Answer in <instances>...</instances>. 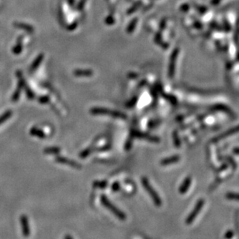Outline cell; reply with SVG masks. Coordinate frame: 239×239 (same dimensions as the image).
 I'll return each mask as SVG.
<instances>
[{
    "label": "cell",
    "instance_id": "cell-1",
    "mask_svg": "<svg viewBox=\"0 0 239 239\" xmlns=\"http://www.w3.org/2000/svg\"><path fill=\"white\" fill-rule=\"evenodd\" d=\"M100 200H101V203H103V206H105L107 209H108L112 214H114L119 220H121V221H125L126 220V214L124 212L121 211L119 208H117L114 204L112 203L107 196L102 195L101 197H100Z\"/></svg>",
    "mask_w": 239,
    "mask_h": 239
},
{
    "label": "cell",
    "instance_id": "cell-2",
    "mask_svg": "<svg viewBox=\"0 0 239 239\" xmlns=\"http://www.w3.org/2000/svg\"><path fill=\"white\" fill-rule=\"evenodd\" d=\"M141 184H142V186H143V187L145 189V190L148 192V193L149 194V196L152 197L154 203L157 206H161V203H162L161 198H160V196L158 195L157 192H156V191L154 189V188L152 187V185L150 184L149 181L148 180L147 178H145V177H143V178H142Z\"/></svg>",
    "mask_w": 239,
    "mask_h": 239
},
{
    "label": "cell",
    "instance_id": "cell-3",
    "mask_svg": "<svg viewBox=\"0 0 239 239\" xmlns=\"http://www.w3.org/2000/svg\"><path fill=\"white\" fill-rule=\"evenodd\" d=\"M91 113L95 115H109V116H111V117H118V118L120 117V118L122 119H124L127 117L126 115L121 113V112L111 110L108 109H104V108H92L91 110Z\"/></svg>",
    "mask_w": 239,
    "mask_h": 239
},
{
    "label": "cell",
    "instance_id": "cell-4",
    "mask_svg": "<svg viewBox=\"0 0 239 239\" xmlns=\"http://www.w3.org/2000/svg\"><path fill=\"white\" fill-rule=\"evenodd\" d=\"M203 205H204V200H203V199H200V200H199L198 201H197L194 209L192 210L190 214H189V215L188 216V218H186V223L187 224H190V223L196 219V216L198 215V214L200 212V210H202Z\"/></svg>",
    "mask_w": 239,
    "mask_h": 239
},
{
    "label": "cell",
    "instance_id": "cell-5",
    "mask_svg": "<svg viewBox=\"0 0 239 239\" xmlns=\"http://www.w3.org/2000/svg\"><path fill=\"white\" fill-rule=\"evenodd\" d=\"M20 223H21L23 235L25 238H28L30 235V230L29 221H28L27 216L21 215V217H20Z\"/></svg>",
    "mask_w": 239,
    "mask_h": 239
},
{
    "label": "cell",
    "instance_id": "cell-6",
    "mask_svg": "<svg viewBox=\"0 0 239 239\" xmlns=\"http://www.w3.org/2000/svg\"><path fill=\"white\" fill-rule=\"evenodd\" d=\"M55 161H56L58 163L63 164V165H69V166H71V167H73V168H75V169H81V167H82L81 165H79L78 162H76V161H73V160H72V159H68V158H64V157H60V156H58V157H56V158H55Z\"/></svg>",
    "mask_w": 239,
    "mask_h": 239
},
{
    "label": "cell",
    "instance_id": "cell-7",
    "mask_svg": "<svg viewBox=\"0 0 239 239\" xmlns=\"http://www.w3.org/2000/svg\"><path fill=\"white\" fill-rule=\"evenodd\" d=\"M132 136L134 138H141V139H144V140H148L152 142H157L158 141V139L155 137H152L148 135V134H144V133L139 132V131H133L132 133Z\"/></svg>",
    "mask_w": 239,
    "mask_h": 239
},
{
    "label": "cell",
    "instance_id": "cell-8",
    "mask_svg": "<svg viewBox=\"0 0 239 239\" xmlns=\"http://www.w3.org/2000/svg\"><path fill=\"white\" fill-rule=\"evenodd\" d=\"M177 54H178V51L177 50H174L172 55L171 56V59H170V64H169V76L172 77L173 73H174V68L175 66V60L177 58Z\"/></svg>",
    "mask_w": 239,
    "mask_h": 239
},
{
    "label": "cell",
    "instance_id": "cell-9",
    "mask_svg": "<svg viewBox=\"0 0 239 239\" xmlns=\"http://www.w3.org/2000/svg\"><path fill=\"white\" fill-rule=\"evenodd\" d=\"M190 184L191 178L190 177H188V178H186V179L183 181V184L181 185L180 187H179V192H180L181 194H184L185 192L188 190L189 186H190Z\"/></svg>",
    "mask_w": 239,
    "mask_h": 239
},
{
    "label": "cell",
    "instance_id": "cell-10",
    "mask_svg": "<svg viewBox=\"0 0 239 239\" xmlns=\"http://www.w3.org/2000/svg\"><path fill=\"white\" fill-rule=\"evenodd\" d=\"M179 160V157L178 155L172 156L170 158H166L165 159L161 160V165H169L171 164L176 163L177 161Z\"/></svg>",
    "mask_w": 239,
    "mask_h": 239
},
{
    "label": "cell",
    "instance_id": "cell-11",
    "mask_svg": "<svg viewBox=\"0 0 239 239\" xmlns=\"http://www.w3.org/2000/svg\"><path fill=\"white\" fill-rule=\"evenodd\" d=\"M93 72L91 70H75L74 72V75L78 77H90L92 75Z\"/></svg>",
    "mask_w": 239,
    "mask_h": 239
},
{
    "label": "cell",
    "instance_id": "cell-12",
    "mask_svg": "<svg viewBox=\"0 0 239 239\" xmlns=\"http://www.w3.org/2000/svg\"><path fill=\"white\" fill-rule=\"evenodd\" d=\"M92 186L95 189H104L108 186V182L106 180L102 181H95L92 183Z\"/></svg>",
    "mask_w": 239,
    "mask_h": 239
},
{
    "label": "cell",
    "instance_id": "cell-13",
    "mask_svg": "<svg viewBox=\"0 0 239 239\" xmlns=\"http://www.w3.org/2000/svg\"><path fill=\"white\" fill-rule=\"evenodd\" d=\"M60 152V148H58V147H51V148H47L44 150V153L48 154V155H56Z\"/></svg>",
    "mask_w": 239,
    "mask_h": 239
},
{
    "label": "cell",
    "instance_id": "cell-14",
    "mask_svg": "<svg viewBox=\"0 0 239 239\" xmlns=\"http://www.w3.org/2000/svg\"><path fill=\"white\" fill-rule=\"evenodd\" d=\"M30 133H31V134L34 135V136L38 137V138H45V134H44V133L42 132L41 130H39V129H37V128L31 129V130H30Z\"/></svg>",
    "mask_w": 239,
    "mask_h": 239
},
{
    "label": "cell",
    "instance_id": "cell-15",
    "mask_svg": "<svg viewBox=\"0 0 239 239\" xmlns=\"http://www.w3.org/2000/svg\"><path fill=\"white\" fill-rule=\"evenodd\" d=\"M42 59H43V57H42V55H40V56L37 57V59L34 61L33 64H32L31 70L32 69H33V70H35L36 68H37V66H39L40 64H41V61H42Z\"/></svg>",
    "mask_w": 239,
    "mask_h": 239
},
{
    "label": "cell",
    "instance_id": "cell-16",
    "mask_svg": "<svg viewBox=\"0 0 239 239\" xmlns=\"http://www.w3.org/2000/svg\"><path fill=\"white\" fill-rule=\"evenodd\" d=\"M238 130H239L238 127H235V128H233V129H232V130H228V132L225 133V134H221V136H219V138H218V140H220V139H222V138H224V137L227 136V135H230V134H234V133L237 132V131H238Z\"/></svg>",
    "mask_w": 239,
    "mask_h": 239
},
{
    "label": "cell",
    "instance_id": "cell-17",
    "mask_svg": "<svg viewBox=\"0 0 239 239\" xmlns=\"http://www.w3.org/2000/svg\"><path fill=\"white\" fill-rule=\"evenodd\" d=\"M92 151V148H86V150H84L83 152L80 153V155H79L80 158H85L87 157V156L89 155L90 153H91Z\"/></svg>",
    "mask_w": 239,
    "mask_h": 239
},
{
    "label": "cell",
    "instance_id": "cell-18",
    "mask_svg": "<svg viewBox=\"0 0 239 239\" xmlns=\"http://www.w3.org/2000/svg\"><path fill=\"white\" fill-rule=\"evenodd\" d=\"M227 198L230 199L232 200H238L239 201V194H236V193H227Z\"/></svg>",
    "mask_w": 239,
    "mask_h": 239
},
{
    "label": "cell",
    "instance_id": "cell-19",
    "mask_svg": "<svg viewBox=\"0 0 239 239\" xmlns=\"http://www.w3.org/2000/svg\"><path fill=\"white\" fill-rule=\"evenodd\" d=\"M121 189V185L118 182H115L113 185H112V187H111V189L113 191V192H118Z\"/></svg>",
    "mask_w": 239,
    "mask_h": 239
},
{
    "label": "cell",
    "instance_id": "cell-20",
    "mask_svg": "<svg viewBox=\"0 0 239 239\" xmlns=\"http://www.w3.org/2000/svg\"><path fill=\"white\" fill-rule=\"evenodd\" d=\"M49 101V98L47 97V96H42V97H41L39 99V102L41 103H43V104H44V103H47Z\"/></svg>",
    "mask_w": 239,
    "mask_h": 239
},
{
    "label": "cell",
    "instance_id": "cell-21",
    "mask_svg": "<svg viewBox=\"0 0 239 239\" xmlns=\"http://www.w3.org/2000/svg\"><path fill=\"white\" fill-rule=\"evenodd\" d=\"M195 6H196L195 8H196V10H198V11H200V12H202V13L206 12V10H206V8H205V7H203V6H198V5H196V4H195Z\"/></svg>",
    "mask_w": 239,
    "mask_h": 239
},
{
    "label": "cell",
    "instance_id": "cell-22",
    "mask_svg": "<svg viewBox=\"0 0 239 239\" xmlns=\"http://www.w3.org/2000/svg\"><path fill=\"white\" fill-rule=\"evenodd\" d=\"M233 235H234L233 232H232L231 231H227V233L225 234V238L227 239H230L233 237Z\"/></svg>",
    "mask_w": 239,
    "mask_h": 239
},
{
    "label": "cell",
    "instance_id": "cell-23",
    "mask_svg": "<svg viewBox=\"0 0 239 239\" xmlns=\"http://www.w3.org/2000/svg\"><path fill=\"white\" fill-rule=\"evenodd\" d=\"M64 239H73V238H72V237L71 236V235H66L65 236H64Z\"/></svg>",
    "mask_w": 239,
    "mask_h": 239
},
{
    "label": "cell",
    "instance_id": "cell-24",
    "mask_svg": "<svg viewBox=\"0 0 239 239\" xmlns=\"http://www.w3.org/2000/svg\"><path fill=\"white\" fill-rule=\"evenodd\" d=\"M234 152H235V154H238V155H239V148H235V149L234 150Z\"/></svg>",
    "mask_w": 239,
    "mask_h": 239
}]
</instances>
